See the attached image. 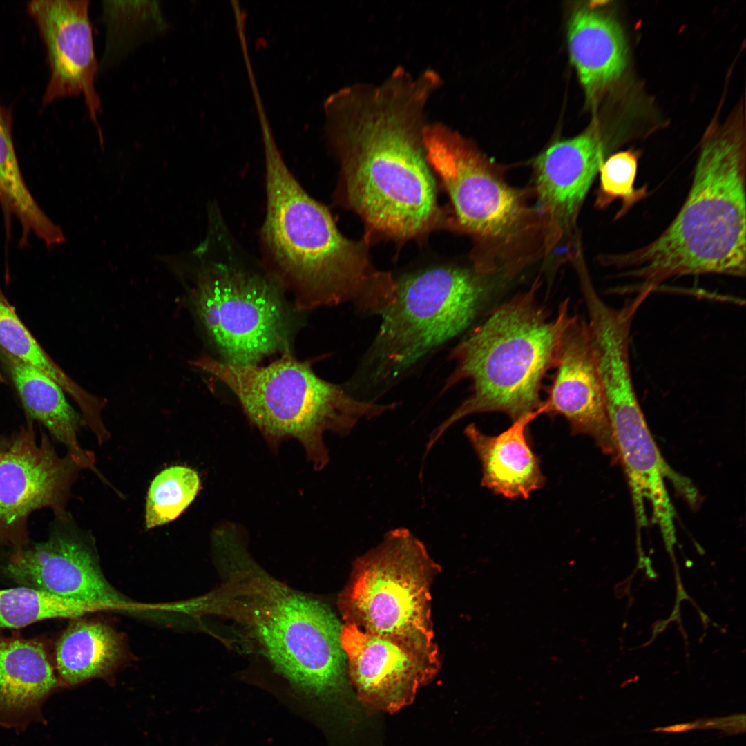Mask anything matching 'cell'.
Returning a JSON list of instances; mask_svg holds the SVG:
<instances>
[{
    "label": "cell",
    "instance_id": "cell-1",
    "mask_svg": "<svg viewBox=\"0 0 746 746\" xmlns=\"http://www.w3.org/2000/svg\"><path fill=\"white\" fill-rule=\"evenodd\" d=\"M441 85L434 69L397 66L379 83L350 84L326 102L347 201L376 232L409 239L439 218L423 138L428 104Z\"/></svg>",
    "mask_w": 746,
    "mask_h": 746
},
{
    "label": "cell",
    "instance_id": "cell-2",
    "mask_svg": "<svg viewBox=\"0 0 746 746\" xmlns=\"http://www.w3.org/2000/svg\"><path fill=\"white\" fill-rule=\"evenodd\" d=\"M743 133L711 131L700 145L688 196L654 240L609 254L604 265L638 280L637 293H651L676 276H745L746 169Z\"/></svg>",
    "mask_w": 746,
    "mask_h": 746
},
{
    "label": "cell",
    "instance_id": "cell-3",
    "mask_svg": "<svg viewBox=\"0 0 746 746\" xmlns=\"http://www.w3.org/2000/svg\"><path fill=\"white\" fill-rule=\"evenodd\" d=\"M267 211L262 238L278 274L303 307L349 303L380 314L394 300L396 280L370 262L364 242L338 231L266 142Z\"/></svg>",
    "mask_w": 746,
    "mask_h": 746
},
{
    "label": "cell",
    "instance_id": "cell-4",
    "mask_svg": "<svg viewBox=\"0 0 746 746\" xmlns=\"http://www.w3.org/2000/svg\"><path fill=\"white\" fill-rule=\"evenodd\" d=\"M537 285L497 307L452 349L455 367L441 393L463 380L470 394L431 433L428 454L452 425L474 414L498 412L512 422L538 410L547 372L575 319L568 300L551 316L535 298Z\"/></svg>",
    "mask_w": 746,
    "mask_h": 746
},
{
    "label": "cell",
    "instance_id": "cell-5",
    "mask_svg": "<svg viewBox=\"0 0 746 746\" xmlns=\"http://www.w3.org/2000/svg\"><path fill=\"white\" fill-rule=\"evenodd\" d=\"M223 584L210 595V607L241 623L275 669L313 693L338 689L346 659L341 625L323 603L290 589L250 557L242 538L218 548Z\"/></svg>",
    "mask_w": 746,
    "mask_h": 746
},
{
    "label": "cell",
    "instance_id": "cell-6",
    "mask_svg": "<svg viewBox=\"0 0 746 746\" xmlns=\"http://www.w3.org/2000/svg\"><path fill=\"white\" fill-rule=\"evenodd\" d=\"M191 364L212 374L238 397L250 421L272 444L293 438L316 470L329 461L323 435L347 434L361 419L396 408L353 397L342 387L318 376L309 363L286 349L280 358L259 367L203 356Z\"/></svg>",
    "mask_w": 746,
    "mask_h": 746
},
{
    "label": "cell",
    "instance_id": "cell-7",
    "mask_svg": "<svg viewBox=\"0 0 746 746\" xmlns=\"http://www.w3.org/2000/svg\"><path fill=\"white\" fill-rule=\"evenodd\" d=\"M440 571L424 544L410 530L388 531L381 543L353 563L338 598L344 623L441 664L431 595Z\"/></svg>",
    "mask_w": 746,
    "mask_h": 746
},
{
    "label": "cell",
    "instance_id": "cell-8",
    "mask_svg": "<svg viewBox=\"0 0 746 746\" xmlns=\"http://www.w3.org/2000/svg\"><path fill=\"white\" fill-rule=\"evenodd\" d=\"M486 298L482 278L467 269L436 267L396 280L394 300L380 313L381 324L364 359L370 381L396 378L459 335L477 318Z\"/></svg>",
    "mask_w": 746,
    "mask_h": 746
},
{
    "label": "cell",
    "instance_id": "cell-9",
    "mask_svg": "<svg viewBox=\"0 0 746 746\" xmlns=\"http://www.w3.org/2000/svg\"><path fill=\"white\" fill-rule=\"evenodd\" d=\"M423 140L428 162L450 198L460 228L497 243L513 240L526 228L530 211L522 194L468 140L441 122H428Z\"/></svg>",
    "mask_w": 746,
    "mask_h": 746
},
{
    "label": "cell",
    "instance_id": "cell-10",
    "mask_svg": "<svg viewBox=\"0 0 746 746\" xmlns=\"http://www.w3.org/2000/svg\"><path fill=\"white\" fill-rule=\"evenodd\" d=\"M195 304L210 337L229 362L256 365L284 342L281 300L275 288L258 276L216 267L199 281Z\"/></svg>",
    "mask_w": 746,
    "mask_h": 746
},
{
    "label": "cell",
    "instance_id": "cell-11",
    "mask_svg": "<svg viewBox=\"0 0 746 746\" xmlns=\"http://www.w3.org/2000/svg\"><path fill=\"white\" fill-rule=\"evenodd\" d=\"M28 420L0 455V550L10 552L28 545V519L36 510L50 509L62 520L71 517L67 504L81 470L68 453L59 456L45 432L39 440Z\"/></svg>",
    "mask_w": 746,
    "mask_h": 746
},
{
    "label": "cell",
    "instance_id": "cell-12",
    "mask_svg": "<svg viewBox=\"0 0 746 746\" xmlns=\"http://www.w3.org/2000/svg\"><path fill=\"white\" fill-rule=\"evenodd\" d=\"M3 569L19 586L74 601L90 612L131 603L106 579L92 535L72 517L55 518L47 540L10 552Z\"/></svg>",
    "mask_w": 746,
    "mask_h": 746
},
{
    "label": "cell",
    "instance_id": "cell-13",
    "mask_svg": "<svg viewBox=\"0 0 746 746\" xmlns=\"http://www.w3.org/2000/svg\"><path fill=\"white\" fill-rule=\"evenodd\" d=\"M88 0H32L26 3L44 46L49 69L43 108L67 97H84L95 124L100 111L95 89L98 64Z\"/></svg>",
    "mask_w": 746,
    "mask_h": 746
},
{
    "label": "cell",
    "instance_id": "cell-14",
    "mask_svg": "<svg viewBox=\"0 0 746 746\" xmlns=\"http://www.w3.org/2000/svg\"><path fill=\"white\" fill-rule=\"evenodd\" d=\"M340 641L357 698L374 711L394 714L410 705L441 668L352 624L341 625Z\"/></svg>",
    "mask_w": 746,
    "mask_h": 746
},
{
    "label": "cell",
    "instance_id": "cell-15",
    "mask_svg": "<svg viewBox=\"0 0 746 746\" xmlns=\"http://www.w3.org/2000/svg\"><path fill=\"white\" fill-rule=\"evenodd\" d=\"M553 369L542 414L562 416L573 434L592 437L604 453L618 459L586 321L576 316L567 327Z\"/></svg>",
    "mask_w": 746,
    "mask_h": 746
},
{
    "label": "cell",
    "instance_id": "cell-16",
    "mask_svg": "<svg viewBox=\"0 0 746 746\" xmlns=\"http://www.w3.org/2000/svg\"><path fill=\"white\" fill-rule=\"evenodd\" d=\"M606 149L600 135L590 128L554 143L536 158L537 193L554 227L565 229L573 222L604 161Z\"/></svg>",
    "mask_w": 746,
    "mask_h": 746
},
{
    "label": "cell",
    "instance_id": "cell-17",
    "mask_svg": "<svg viewBox=\"0 0 746 746\" xmlns=\"http://www.w3.org/2000/svg\"><path fill=\"white\" fill-rule=\"evenodd\" d=\"M541 408L513 422L497 435L483 433L475 423L464 430L482 469L481 484L508 499H527L545 483L539 460L527 439L528 425Z\"/></svg>",
    "mask_w": 746,
    "mask_h": 746
},
{
    "label": "cell",
    "instance_id": "cell-18",
    "mask_svg": "<svg viewBox=\"0 0 746 746\" xmlns=\"http://www.w3.org/2000/svg\"><path fill=\"white\" fill-rule=\"evenodd\" d=\"M568 44L587 99H597L623 74L627 49L621 27L607 12L591 6L577 9L569 21Z\"/></svg>",
    "mask_w": 746,
    "mask_h": 746
},
{
    "label": "cell",
    "instance_id": "cell-19",
    "mask_svg": "<svg viewBox=\"0 0 746 746\" xmlns=\"http://www.w3.org/2000/svg\"><path fill=\"white\" fill-rule=\"evenodd\" d=\"M1 352L28 419L44 425L81 470H91L107 482L95 466L94 453L79 443L77 431L83 419L68 403L64 390L46 374Z\"/></svg>",
    "mask_w": 746,
    "mask_h": 746
},
{
    "label": "cell",
    "instance_id": "cell-20",
    "mask_svg": "<svg viewBox=\"0 0 746 746\" xmlns=\"http://www.w3.org/2000/svg\"><path fill=\"white\" fill-rule=\"evenodd\" d=\"M57 678L44 644L0 635V714L19 717L38 711Z\"/></svg>",
    "mask_w": 746,
    "mask_h": 746
},
{
    "label": "cell",
    "instance_id": "cell-21",
    "mask_svg": "<svg viewBox=\"0 0 746 746\" xmlns=\"http://www.w3.org/2000/svg\"><path fill=\"white\" fill-rule=\"evenodd\" d=\"M126 656L120 633L105 622L78 618L69 623L55 647L57 673L69 685L109 673Z\"/></svg>",
    "mask_w": 746,
    "mask_h": 746
},
{
    "label": "cell",
    "instance_id": "cell-22",
    "mask_svg": "<svg viewBox=\"0 0 746 746\" xmlns=\"http://www.w3.org/2000/svg\"><path fill=\"white\" fill-rule=\"evenodd\" d=\"M0 204L7 222L12 216L19 220L23 244L34 234L48 247L64 240L61 229L44 212L22 175L12 136L10 110L0 101Z\"/></svg>",
    "mask_w": 746,
    "mask_h": 746
},
{
    "label": "cell",
    "instance_id": "cell-23",
    "mask_svg": "<svg viewBox=\"0 0 746 746\" xmlns=\"http://www.w3.org/2000/svg\"><path fill=\"white\" fill-rule=\"evenodd\" d=\"M0 350L46 374L79 405L85 425L98 430L104 425L105 399L76 383L51 358L8 303L0 297Z\"/></svg>",
    "mask_w": 746,
    "mask_h": 746
},
{
    "label": "cell",
    "instance_id": "cell-24",
    "mask_svg": "<svg viewBox=\"0 0 746 746\" xmlns=\"http://www.w3.org/2000/svg\"><path fill=\"white\" fill-rule=\"evenodd\" d=\"M200 486L198 473L189 467L173 466L159 472L146 496V528H156L178 518L194 500Z\"/></svg>",
    "mask_w": 746,
    "mask_h": 746
},
{
    "label": "cell",
    "instance_id": "cell-25",
    "mask_svg": "<svg viewBox=\"0 0 746 746\" xmlns=\"http://www.w3.org/2000/svg\"><path fill=\"white\" fill-rule=\"evenodd\" d=\"M88 612L74 601L35 589H0V627L19 629L44 620L74 619Z\"/></svg>",
    "mask_w": 746,
    "mask_h": 746
},
{
    "label": "cell",
    "instance_id": "cell-26",
    "mask_svg": "<svg viewBox=\"0 0 746 746\" xmlns=\"http://www.w3.org/2000/svg\"><path fill=\"white\" fill-rule=\"evenodd\" d=\"M638 155L632 150L617 152L601 164L600 186L596 205L604 208L616 200H621L622 207L618 218L624 213L646 195V188L634 186L638 169Z\"/></svg>",
    "mask_w": 746,
    "mask_h": 746
},
{
    "label": "cell",
    "instance_id": "cell-27",
    "mask_svg": "<svg viewBox=\"0 0 746 746\" xmlns=\"http://www.w3.org/2000/svg\"><path fill=\"white\" fill-rule=\"evenodd\" d=\"M104 16L108 26L107 50L110 53L123 47L125 38L134 37L147 21L162 19L160 8L155 1H104Z\"/></svg>",
    "mask_w": 746,
    "mask_h": 746
},
{
    "label": "cell",
    "instance_id": "cell-28",
    "mask_svg": "<svg viewBox=\"0 0 746 746\" xmlns=\"http://www.w3.org/2000/svg\"><path fill=\"white\" fill-rule=\"evenodd\" d=\"M742 715H736L731 717L700 720L698 722V727L707 728L714 727L718 728L728 733H738L741 732V729L745 731V724L742 723V721H745V716L741 718Z\"/></svg>",
    "mask_w": 746,
    "mask_h": 746
},
{
    "label": "cell",
    "instance_id": "cell-29",
    "mask_svg": "<svg viewBox=\"0 0 746 746\" xmlns=\"http://www.w3.org/2000/svg\"><path fill=\"white\" fill-rule=\"evenodd\" d=\"M697 727L696 722L691 723H683L680 725H675L664 728L656 729V731L664 732H681L687 730H690Z\"/></svg>",
    "mask_w": 746,
    "mask_h": 746
},
{
    "label": "cell",
    "instance_id": "cell-30",
    "mask_svg": "<svg viewBox=\"0 0 746 746\" xmlns=\"http://www.w3.org/2000/svg\"><path fill=\"white\" fill-rule=\"evenodd\" d=\"M10 439L0 434V455L4 452L10 444Z\"/></svg>",
    "mask_w": 746,
    "mask_h": 746
},
{
    "label": "cell",
    "instance_id": "cell-31",
    "mask_svg": "<svg viewBox=\"0 0 746 746\" xmlns=\"http://www.w3.org/2000/svg\"><path fill=\"white\" fill-rule=\"evenodd\" d=\"M666 624H666V622H662V623H660V624H658L657 625L656 628L655 629V631H656V633H659V632H660V631H661L662 630H663V629H664V628L665 627Z\"/></svg>",
    "mask_w": 746,
    "mask_h": 746
}]
</instances>
